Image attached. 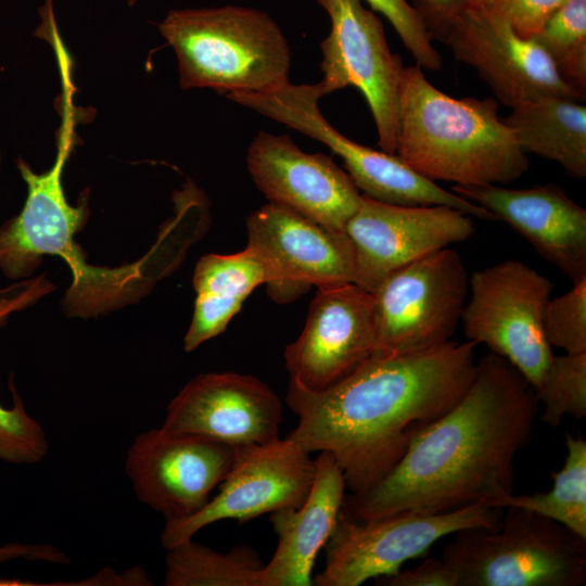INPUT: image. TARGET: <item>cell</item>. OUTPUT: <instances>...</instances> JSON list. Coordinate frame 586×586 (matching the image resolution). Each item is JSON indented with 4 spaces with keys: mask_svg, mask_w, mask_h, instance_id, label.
<instances>
[{
    "mask_svg": "<svg viewBox=\"0 0 586 586\" xmlns=\"http://www.w3.org/2000/svg\"><path fill=\"white\" fill-rule=\"evenodd\" d=\"M566 0H479L485 11L504 20L519 36L531 39Z\"/></svg>",
    "mask_w": 586,
    "mask_h": 586,
    "instance_id": "cell-31",
    "label": "cell"
},
{
    "mask_svg": "<svg viewBox=\"0 0 586 586\" xmlns=\"http://www.w3.org/2000/svg\"><path fill=\"white\" fill-rule=\"evenodd\" d=\"M547 342L566 354L586 353V279L566 293L549 298L543 314Z\"/></svg>",
    "mask_w": 586,
    "mask_h": 586,
    "instance_id": "cell-29",
    "label": "cell"
},
{
    "mask_svg": "<svg viewBox=\"0 0 586 586\" xmlns=\"http://www.w3.org/2000/svg\"><path fill=\"white\" fill-rule=\"evenodd\" d=\"M246 227V246L262 259L277 303L293 301L311 285L355 283V251L345 232L272 203L251 213Z\"/></svg>",
    "mask_w": 586,
    "mask_h": 586,
    "instance_id": "cell-14",
    "label": "cell"
},
{
    "mask_svg": "<svg viewBox=\"0 0 586 586\" xmlns=\"http://www.w3.org/2000/svg\"><path fill=\"white\" fill-rule=\"evenodd\" d=\"M235 448L192 433L162 426L139 434L129 447L125 470L138 499L166 522L199 512L228 473Z\"/></svg>",
    "mask_w": 586,
    "mask_h": 586,
    "instance_id": "cell-13",
    "label": "cell"
},
{
    "mask_svg": "<svg viewBox=\"0 0 586 586\" xmlns=\"http://www.w3.org/2000/svg\"><path fill=\"white\" fill-rule=\"evenodd\" d=\"M560 78L586 97V0H566L533 38Z\"/></svg>",
    "mask_w": 586,
    "mask_h": 586,
    "instance_id": "cell-27",
    "label": "cell"
},
{
    "mask_svg": "<svg viewBox=\"0 0 586 586\" xmlns=\"http://www.w3.org/2000/svg\"><path fill=\"white\" fill-rule=\"evenodd\" d=\"M324 95L320 82L289 81L270 91L230 93L226 98L324 143L342 158L346 173L368 198L396 205H446L480 219L496 220L486 209L420 175L396 154L370 149L342 135L318 106Z\"/></svg>",
    "mask_w": 586,
    "mask_h": 586,
    "instance_id": "cell-7",
    "label": "cell"
},
{
    "mask_svg": "<svg viewBox=\"0 0 586 586\" xmlns=\"http://www.w3.org/2000/svg\"><path fill=\"white\" fill-rule=\"evenodd\" d=\"M71 90H66L58 153L52 167L36 174L23 160L18 171L27 184V198L18 215L0 225V271L14 281L28 279L44 255H58L72 272V283L62 300L69 316L92 317L133 303L171 269L152 266L156 250L135 263L98 267L87 263L75 241L89 217L88 194L76 206L65 196L62 174L74 146V115Z\"/></svg>",
    "mask_w": 586,
    "mask_h": 586,
    "instance_id": "cell-3",
    "label": "cell"
},
{
    "mask_svg": "<svg viewBox=\"0 0 586 586\" xmlns=\"http://www.w3.org/2000/svg\"><path fill=\"white\" fill-rule=\"evenodd\" d=\"M501 518L502 508L484 504L442 513L397 512L366 521L342 509L324 545V568L314 577V585L358 586L392 575L441 538L467 528H498Z\"/></svg>",
    "mask_w": 586,
    "mask_h": 586,
    "instance_id": "cell-9",
    "label": "cell"
},
{
    "mask_svg": "<svg viewBox=\"0 0 586 586\" xmlns=\"http://www.w3.org/2000/svg\"><path fill=\"white\" fill-rule=\"evenodd\" d=\"M35 290L25 282L0 290V324L13 313L36 302ZM13 406L0 405V460L12 463H36L48 451V441L41 425L25 410L24 403L10 382Z\"/></svg>",
    "mask_w": 586,
    "mask_h": 586,
    "instance_id": "cell-26",
    "label": "cell"
},
{
    "mask_svg": "<svg viewBox=\"0 0 586 586\" xmlns=\"http://www.w3.org/2000/svg\"><path fill=\"white\" fill-rule=\"evenodd\" d=\"M544 409L540 420L558 426L565 416H586V353L564 354L553 358L551 373L537 396Z\"/></svg>",
    "mask_w": 586,
    "mask_h": 586,
    "instance_id": "cell-28",
    "label": "cell"
},
{
    "mask_svg": "<svg viewBox=\"0 0 586 586\" xmlns=\"http://www.w3.org/2000/svg\"><path fill=\"white\" fill-rule=\"evenodd\" d=\"M539 400L506 359L488 353L461 398L409 444L374 486L345 495L358 521L397 512L442 513L496 507L512 494L514 460L530 442Z\"/></svg>",
    "mask_w": 586,
    "mask_h": 586,
    "instance_id": "cell-1",
    "label": "cell"
},
{
    "mask_svg": "<svg viewBox=\"0 0 586 586\" xmlns=\"http://www.w3.org/2000/svg\"><path fill=\"white\" fill-rule=\"evenodd\" d=\"M311 488L296 508L270 512L278 536L276 551L264 564L260 586H313L316 557L328 542L343 508L346 484L334 457L320 451Z\"/></svg>",
    "mask_w": 586,
    "mask_h": 586,
    "instance_id": "cell-21",
    "label": "cell"
},
{
    "mask_svg": "<svg viewBox=\"0 0 586 586\" xmlns=\"http://www.w3.org/2000/svg\"><path fill=\"white\" fill-rule=\"evenodd\" d=\"M331 21L321 42L324 94L346 87L364 95L382 151L395 154L403 61L391 51L383 24L361 0H317Z\"/></svg>",
    "mask_w": 586,
    "mask_h": 586,
    "instance_id": "cell-11",
    "label": "cell"
},
{
    "mask_svg": "<svg viewBox=\"0 0 586 586\" xmlns=\"http://www.w3.org/2000/svg\"><path fill=\"white\" fill-rule=\"evenodd\" d=\"M344 231L355 251V284L372 293L394 270L469 239L474 226L446 205H396L361 194Z\"/></svg>",
    "mask_w": 586,
    "mask_h": 586,
    "instance_id": "cell-16",
    "label": "cell"
},
{
    "mask_svg": "<svg viewBox=\"0 0 586 586\" xmlns=\"http://www.w3.org/2000/svg\"><path fill=\"white\" fill-rule=\"evenodd\" d=\"M553 282L517 259H507L469 277V300L461 323L468 341L484 344L506 359L538 396L551 373L555 354L543 329Z\"/></svg>",
    "mask_w": 586,
    "mask_h": 586,
    "instance_id": "cell-8",
    "label": "cell"
},
{
    "mask_svg": "<svg viewBox=\"0 0 586 586\" xmlns=\"http://www.w3.org/2000/svg\"><path fill=\"white\" fill-rule=\"evenodd\" d=\"M293 441L235 448L219 492L195 514L166 522L165 549L191 539L203 527L227 519L250 521L278 509L296 508L306 499L315 476V460Z\"/></svg>",
    "mask_w": 586,
    "mask_h": 586,
    "instance_id": "cell-12",
    "label": "cell"
},
{
    "mask_svg": "<svg viewBox=\"0 0 586 586\" xmlns=\"http://www.w3.org/2000/svg\"><path fill=\"white\" fill-rule=\"evenodd\" d=\"M265 266L246 246L234 254H207L196 263L193 288L194 310L183 347L192 352L224 332L255 288L266 284Z\"/></svg>",
    "mask_w": 586,
    "mask_h": 586,
    "instance_id": "cell-22",
    "label": "cell"
},
{
    "mask_svg": "<svg viewBox=\"0 0 586 586\" xmlns=\"http://www.w3.org/2000/svg\"><path fill=\"white\" fill-rule=\"evenodd\" d=\"M30 585H38V584L25 582V581H18V579L0 578V586H30Z\"/></svg>",
    "mask_w": 586,
    "mask_h": 586,
    "instance_id": "cell-35",
    "label": "cell"
},
{
    "mask_svg": "<svg viewBox=\"0 0 586 586\" xmlns=\"http://www.w3.org/2000/svg\"><path fill=\"white\" fill-rule=\"evenodd\" d=\"M502 119L526 154L552 161L572 177H586V107L578 100L540 97L512 107Z\"/></svg>",
    "mask_w": 586,
    "mask_h": 586,
    "instance_id": "cell-23",
    "label": "cell"
},
{
    "mask_svg": "<svg viewBox=\"0 0 586 586\" xmlns=\"http://www.w3.org/2000/svg\"><path fill=\"white\" fill-rule=\"evenodd\" d=\"M479 0H412L432 40L458 16L475 7Z\"/></svg>",
    "mask_w": 586,
    "mask_h": 586,
    "instance_id": "cell-33",
    "label": "cell"
},
{
    "mask_svg": "<svg viewBox=\"0 0 586 586\" xmlns=\"http://www.w3.org/2000/svg\"><path fill=\"white\" fill-rule=\"evenodd\" d=\"M435 40L471 66L495 99L510 109L545 95L582 100L560 78L537 42L519 36L504 20L479 5L454 20Z\"/></svg>",
    "mask_w": 586,
    "mask_h": 586,
    "instance_id": "cell-17",
    "label": "cell"
},
{
    "mask_svg": "<svg viewBox=\"0 0 586 586\" xmlns=\"http://www.w3.org/2000/svg\"><path fill=\"white\" fill-rule=\"evenodd\" d=\"M281 421V400L263 381L237 372H208L190 380L170 400L162 428L239 448L280 438Z\"/></svg>",
    "mask_w": 586,
    "mask_h": 586,
    "instance_id": "cell-19",
    "label": "cell"
},
{
    "mask_svg": "<svg viewBox=\"0 0 586 586\" xmlns=\"http://www.w3.org/2000/svg\"><path fill=\"white\" fill-rule=\"evenodd\" d=\"M394 27L407 51L421 68L438 71L443 61L415 8L407 0H366Z\"/></svg>",
    "mask_w": 586,
    "mask_h": 586,
    "instance_id": "cell-30",
    "label": "cell"
},
{
    "mask_svg": "<svg viewBox=\"0 0 586 586\" xmlns=\"http://www.w3.org/2000/svg\"><path fill=\"white\" fill-rule=\"evenodd\" d=\"M249 173L269 203L345 232L361 193L331 156L302 151L289 136L259 131L246 156Z\"/></svg>",
    "mask_w": 586,
    "mask_h": 586,
    "instance_id": "cell-18",
    "label": "cell"
},
{
    "mask_svg": "<svg viewBox=\"0 0 586 586\" xmlns=\"http://www.w3.org/2000/svg\"><path fill=\"white\" fill-rule=\"evenodd\" d=\"M475 346L450 340L418 353L370 356L317 392L290 381L286 404L298 422L288 438L309 454L330 453L346 489L364 492L461 398L476 371Z\"/></svg>",
    "mask_w": 586,
    "mask_h": 586,
    "instance_id": "cell-2",
    "label": "cell"
},
{
    "mask_svg": "<svg viewBox=\"0 0 586 586\" xmlns=\"http://www.w3.org/2000/svg\"><path fill=\"white\" fill-rule=\"evenodd\" d=\"M498 528L456 533L442 553L457 586H582L586 538L556 521L506 507Z\"/></svg>",
    "mask_w": 586,
    "mask_h": 586,
    "instance_id": "cell-6",
    "label": "cell"
},
{
    "mask_svg": "<svg viewBox=\"0 0 586 586\" xmlns=\"http://www.w3.org/2000/svg\"><path fill=\"white\" fill-rule=\"evenodd\" d=\"M377 336L375 301L353 282L317 288L304 329L283 352L290 381L322 391L369 358Z\"/></svg>",
    "mask_w": 586,
    "mask_h": 586,
    "instance_id": "cell-15",
    "label": "cell"
},
{
    "mask_svg": "<svg viewBox=\"0 0 586 586\" xmlns=\"http://www.w3.org/2000/svg\"><path fill=\"white\" fill-rule=\"evenodd\" d=\"M381 586H457V578L442 558H429L421 564L377 578Z\"/></svg>",
    "mask_w": 586,
    "mask_h": 586,
    "instance_id": "cell-32",
    "label": "cell"
},
{
    "mask_svg": "<svg viewBox=\"0 0 586 586\" xmlns=\"http://www.w3.org/2000/svg\"><path fill=\"white\" fill-rule=\"evenodd\" d=\"M451 191L508 224L573 283L586 279V209L561 187L453 186Z\"/></svg>",
    "mask_w": 586,
    "mask_h": 586,
    "instance_id": "cell-20",
    "label": "cell"
},
{
    "mask_svg": "<svg viewBox=\"0 0 586 586\" xmlns=\"http://www.w3.org/2000/svg\"><path fill=\"white\" fill-rule=\"evenodd\" d=\"M566 457L562 468L551 473L547 492L507 495L497 508L518 507L558 522L586 538V441L570 433L565 436Z\"/></svg>",
    "mask_w": 586,
    "mask_h": 586,
    "instance_id": "cell-25",
    "label": "cell"
},
{
    "mask_svg": "<svg viewBox=\"0 0 586 586\" xmlns=\"http://www.w3.org/2000/svg\"><path fill=\"white\" fill-rule=\"evenodd\" d=\"M469 277L449 246L387 275L372 292L377 336L371 356L418 353L450 341L461 321Z\"/></svg>",
    "mask_w": 586,
    "mask_h": 586,
    "instance_id": "cell-10",
    "label": "cell"
},
{
    "mask_svg": "<svg viewBox=\"0 0 586 586\" xmlns=\"http://www.w3.org/2000/svg\"><path fill=\"white\" fill-rule=\"evenodd\" d=\"M395 154L432 181L510 184L530 167L495 98L450 97L419 65L404 66Z\"/></svg>",
    "mask_w": 586,
    "mask_h": 586,
    "instance_id": "cell-4",
    "label": "cell"
},
{
    "mask_svg": "<svg viewBox=\"0 0 586 586\" xmlns=\"http://www.w3.org/2000/svg\"><path fill=\"white\" fill-rule=\"evenodd\" d=\"M160 30L176 53L183 89L209 88L227 95L289 82L286 38L263 11L239 5L170 11Z\"/></svg>",
    "mask_w": 586,
    "mask_h": 586,
    "instance_id": "cell-5",
    "label": "cell"
},
{
    "mask_svg": "<svg viewBox=\"0 0 586 586\" xmlns=\"http://www.w3.org/2000/svg\"><path fill=\"white\" fill-rule=\"evenodd\" d=\"M167 551L166 586H260L264 563L249 546L222 553L191 538Z\"/></svg>",
    "mask_w": 586,
    "mask_h": 586,
    "instance_id": "cell-24",
    "label": "cell"
},
{
    "mask_svg": "<svg viewBox=\"0 0 586 586\" xmlns=\"http://www.w3.org/2000/svg\"><path fill=\"white\" fill-rule=\"evenodd\" d=\"M18 558L53 564H68L71 562L67 555L51 545L10 544L0 546V562Z\"/></svg>",
    "mask_w": 586,
    "mask_h": 586,
    "instance_id": "cell-34",
    "label": "cell"
}]
</instances>
